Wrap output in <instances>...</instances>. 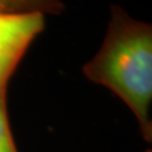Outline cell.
<instances>
[{
    "label": "cell",
    "mask_w": 152,
    "mask_h": 152,
    "mask_svg": "<svg viewBox=\"0 0 152 152\" xmlns=\"http://www.w3.org/2000/svg\"><path fill=\"white\" fill-rule=\"evenodd\" d=\"M43 28L42 12H0V58L20 60Z\"/></svg>",
    "instance_id": "7a4b0ae2"
},
{
    "label": "cell",
    "mask_w": 152,
    "mask_h": 152,
    "mask_svg": "<svg viewBox=\"0 0 152 152\" xmlns=\"http://www.w3.org/2000/svg\"><path fill=\"white\" fill-rule=\"evenodd\" d=\"M84 74L118 95L136 115L143 137L151 141L152 27L112 7L103 45L84 66Z\"/></svg>",
    "instance_id": "6da1fadb"
},
{
    "label": "cell",
    "mask_w": 152,
    "mask_h": 152,
    "mask_svg": "<svg viewBox=\"0 0 152 152\" xmlns=\"http://www.w3.org/2000/svg\"><path fill=\"white\" fill-rule=\"evenodd\" d=\"M18 62L19 60L14 58H0V91L7 90V83L15 70Z\"/></svg>",
    "instance_id": "277c9868"
},
{
    "label": "cell",
    "mask_w": 152,
    "mask_h": 152,
    "mask_svg": "<svg viewBox=\"0 0 152 152\" xmlns=\"http://www.w3.org/2000/svg\"><path fill=\"white\" fill-rule=\"evenodd\" d=\"M7 8H8V5H7V1H5V0H0V12L5 10Z\"/></svg>",
    "instance_id": "5b68a950"
},
{
    "label": "cell",
    "mask_w": 152,
    "mask_h": 152,
    "mask_svg": "<svg viewBox=\"0 0 152 152\" xmlns=\"http://www.w3.org/2000/svg\"><path fill=\"white\" fill-rule=\"evenodd\" d=\"M0 152H18L7 112V90L0 91Z\"/></svg>",
    "instance_id": "3957f363"
}]
</instances>
